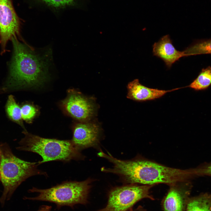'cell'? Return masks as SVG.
Returning <instances> with one entry per match:
<instances>
[{
	"label": "cell",
	"mask_w": 211,
	"mask_h": 211,
	"mask_svg": "<svg viewBox=\"0 0 211 211\" xmlns=\"http://www.w3.org/2000/svg\"><path fill=\"white\" fill-rule=\"evenodd\" d=\"M102 157L113 166L110 168L103 167L102 171L117 174L125 182L130 184L154 186L164 183L170 186L191 178L189 169L172 168L141 158L121 160L109 152L103 153Z\"/></svg>",
	"instance_id": "1"
},
{
	"label": "cell",
	"mask_w": 211,
	"mask_h": 211,
	"mask_svg": "<svg viewBox=\"0 0 211 211\" xmlns=\"http://www.w3.org/2000/svg\"><path fill=\"white\" fill-rule=\"evenodd\" d=\"M13 55L6 87L15 89L40 86L50 78L51 51H36L22 43L16 37L11 38Z\"/></svg>",
	"instance_id": "2"
},
{
	"label": "cell",
	"mask_w": 211,
	"mask_h": 211,
	"mask_svg": "<svg viewBox=\"0 0 211 211\" xmlns=\"http://www.w3.org/2000/svg\"><path fill=\"white\" fill-rule=\"evenodd\" d=\"M39 165L38 162L27 161L16 156L7 143L0 144V178L4 187L0 199L2 205L28 178L36 175L47 176L46 172L38 169Z\"/></svg>",
	"instance_id": "3"
},
{
	"label": "cell",
	"mask_w": 211,
	"mask_h": 211,
	"mask_svg": "<svg viewBox=\"0 0 211 211\" xmlns=\"http://www.w3.org/2000/svg\"><path fill=\"white\" fill-rule=\"evenodd\" d=\"M25 135L19 142L16 149L20 151L37 153L42 158L39 165L51 161L69 162L83 157L74 146L71 140H62L45 138L34 135L24 130Z\"/></svg>",
	"instance_id": "4"
},
{
	"label": "cell",
	"mask_w": 211,
	"mask_h": 211,
	"mask_svg": "<svg viewBox=\"0 0 211 211\" xmlns=\"http://www.w3.org/2000/svg\"><path fill=\"white\" fill-rule=\"evenodd\" d=\"M92 181L91 179L81 181H64L44 189L33 187L28 190L29 192L38 193V196L25 198L53 203L58 208L64 206L73 207L77 204H85Z\"/></svg>",
	"instance_id": "5"
},
{
	"label": "cell",
	"mask_w": 211,
	"mask_h": 211,
	"mask_svg": "<svg viewBox=\"0 0 211 211\" xmlns=\"http://www.w3.org/2000/svg\"><path fill=\"white\" fill-rule=\"evenodd\" d=\"M153 186L130 184L114 188L109 193L106 206L97 211H127L142 199H153L149 194Z\"/></svg>",
	"instance_id": "6"
},
{
	"label": "cell",
	"mask_w": 211,
	"mask_h": 211,
	"mask_svg": "<svg viewBox=\"0 0 211 211\" xmlns=\"http://www.w3.org/2000/svg\"><path fill=\"white\" fill-rule=\"evenodd\" d=\"M62 104L64 109L71 116L83 122L91 119L96 110V106L91 98L75 91H70Z\"/></svg>",
	"instance_id": "7"
},
{
	"label": "cell",
	"mask_w": 211,
	"mask_h": 211,
	"mask_svg": "<svg viewBox=\"0 0 211 211\" xmlns=\"http://www.w3.org/2000/svg\"><path fill=\"white\" fill-rule=\"evenodd\" d=\"M20 26L12 0H0V42L4 50L8 40L19 35Z\"/></svg>",
	"instance_id": "8"
},
{
	"label": "cell",
	"mask_w": 211,
	"mask_h": 211,
	"mask_svg": "<svg viewBox=\"0 0 211 211\" xmlns=\"http://www.w3.org/2000/svg\"><path fill=\"white\" fill-rule=\"evenodd\" d=\"M100 129L93 122H83L76 125L73 130L71 140L79 151L98 145L100 139Z\"/></svg>",
	"instance_id": "9"
},
{
	"label": "cell",
	"mask_w": 211,
	"mask_h": 211,
	"mask_svg": "<svg viewBox=\"0 0 211 211\" xmlns=\"http://www.w3.org/2000/svg\"><path fill=\"white\" fill-rule=\"evenodd\" d=\"M170 186L163 202L164 211H186L191 185L186 181Z\"/></svg>",
	"instance_id": "10"
},
{
	"label": "cell",
	"mask_w": 211,
	"mask_h": 211,
	"mask_svg": "<svg viewBox=\"0 0 211 211\" xmlns=\"http://www.w3.org/2000/svg\"><path fill=\"white\" fill-rule=\"evenodd\" d=\"M154 55L162 59L168 68L181 58L185 57L183 51L177 50L169 35L162 37L153 45Z\"/></svg>",
	"instance_id": "11"
},
{
	"label": "cell",
	"mask_w": 211,
	"mask_h": 211,
	"mask_svg": "<svg viewBox=\"0 0 211 211\" xmlns=\"http://www.w3.org/2000/svg\"><path fill=\"white\" fill-rule=\"evenodd\" d=\"M182 88L167 90L151 88L142 85L136 79L127 85V98L136 101H145L160 98L167 93Z\"/></svg>",
	"instance_id": "12"
},
{
	"label": "cell",
	"mask_w": 211,
	"mask_h": 211,
	"mask_svg": "<svg viewBox=\"0 0 211 211\" xmlns=\"http://www.w3.org/2000/svg\"><path fill=\"white\" fill-rule=\"evenodd\" d=\"M186 211H211V194L205 193L190 198Z\"/></svg>",
	"instance_id": "13"
},
{
	"label": "cell",
	"mask_w": 211,
	"mask_h": 211,
	"mask_svg": "<svg viewBox=\"0 0 211 211\" xmlns=\"http://www.w3.org/2000/svg\"><path fill=\"white\" fill-rule=\"evenodd\" d=\"M6 111L10 119L21 126L24 130H26L24 126L21 116V108L16 102L13 96H9L6 106Z\"/></svg>",
	"instance_id": "14"
},
{
	"label": "cell",
	"mask_w": 211,
	"mask_h": 211,
	"mask_svg": "<svg viewBox=\"0 0 211 211\" xmlns=\"http://www.w3.org/2000/svg\"><path fill=\"white\" fill-rule=\"evenodd\" d=\"M211 85V67L203 69L197 78L186 87L195 90H204Z\"/></svg>",
	"instance_id": "15"
},
{
	"label": "cell",
	"mask_w": 211,
	"mask_h": 211,
	"mask_svg": "<svg viewBox=\"0 0 211 211\" xmlns=\"http://www.w3.org/2000/svg\"><path fill=\"white\" fill-rule=\"evenodd\" d=\"M185 57L203 54H211V39L195 42L183 51Z\"/></svg>",
	"instance_id": "16"
},
{
	"label": "cell",
	"mask_w": 211,
	"mask_h": 211,
	"mask_svg": "<svg viewBox=\"0 0 211 211\" xmlns=\"http://www.w3.org/2000/svg\"><path fill=\"white\" fill-rule=\"evenodd\" d=\"M23 120L30 122L35 116L37 112L35 108L30 104L23 105L21 108Z\"/></svg>",
	"instance_id": "17"
},
{
	"label": "cell",
	"mask_w": 211,
	"mask_h": 211,
	"mask_svg": "<svg viewBox=\"0 0 211 211\" xmlns=\"http://www.w3.org/2000/svg\"><path fill=\"white\" fill-rule=\"evenodd\" d=\"M47 5L57 8H63L71 5L75 0H42Z\"/></svg>",
	"instance_id": "18"
},
{
	"label": "cell",
	"mask_w": 211,
	"mask_h": 211,
	"mask_svg": "<svg viewBox=\"0 0 211 211\" xmlns=\"http://www.w3.org/2000/svg\"><path fill=\"white\" fill-rule=\"evenodd\" d=\"M192 171L193 177L201 176H211V164L201 167L192 169Z\"/></svg>",
	"instance_id": "19"
},
{
	"label": "cell",
	"mask_w": 211,
	"mask_h": 211,
	"mask_svg": "<svg viewBox=\"0 0 211 211\" xmlns=\"http://www.w3.org/2000/svg\"><path fill=\"white\" fill-rule=\"evenodd\" d=\"M52 207L50 206L43 205L40 207L37 211H51Z\"/></svg>",
	"instance_id": "20"
},
{
	"label": "cell",
	"mask_w": 211,
	"mask_h": 211,
	"mask_svg": "<svg viewBox=\"0 0 211 211\" xmlns=\"http://www.w3.org/2000/svg\"><path fill=\"white\" fill-rule=\"evenodd\" d=\"M137 211H146L145 210L143 209L141 207H139L137 209Z\"/></svg>",
	"instance_id": "21"
},
{
	"label": "cell",
	"mask_w": 211,
	"mask_h": 211,
	"mask_svg": "<svg viewBox=\"0 0 211 211\" xmlns=\"http://www.w3.org/2000/svg\"></svg>",
	"instance_id": "22"
}]
</instances>
